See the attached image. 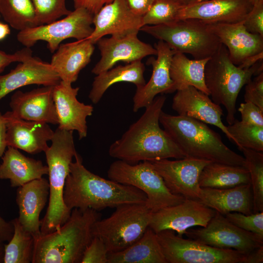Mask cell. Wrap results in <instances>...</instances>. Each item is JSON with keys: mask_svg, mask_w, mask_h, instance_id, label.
Masks as SVG:
<instances>
[{"mask_svg": "<svg viewBox=\"0 0 263 263\" xmlns=\"http://www.w3.org/2000/svg\"><path fill=\"white\" fill-rule=\"evenodd\" d=\"M166 97H155L144 113L121 138L110 146L109 155L130 164L164 159L185 158L184 153L159 126L160 115Z\"/></svg>", "mask_w": 263, "mask_h": 263, "instance_id": "cell-1", "label": "cell"}, {"mask_svg": "<svg viewBox=\"0 0 263 263\" xmlns=\"http://www.w3.org/2000/svg\"><path fill=\"white\" fill-rule=\"evenodd\" d=\"M72 162L63 190V201L70 210L92 208L99 211L126 204H146L147 196L139 189L117 183L87 169L77 153Z\"/></svg>", "mask_w": 263, "mask_h": 263, "instance_id": "cell-2", "label": "cell"}, {"mask_svg": "<svg viewBox=\"0 0 263 263\" xmlns=\"http://www.w3.org/2000/svg\"><path fill=\"white\" fill-rule=\"evenodd\" d=\"M101 217L92 208H73L59 228L35 240L32 263H81L94 237L93 226Z\"/></svg>", "mask_w": 263, "mask_h": 263, "instance_id": "cell-3", "label": "cell"}, {"mask_svg": "<svg viewBox=\"0 0 263 263\" xmlns=\"http://www.w3.org/2000/svg\"><path fill=\"white\" fill-rule=\"evenodd\" d=\"M159 122L186 157L246 167L244 157L227 147L220 135L206 123L191 117L172 115L163 111L160 115Z\"/></svg>", "mask_w": 263, "mask_h": 263, "instance_id": "cell-4", "label": "cell"}, {"mask_svg": "<svg viewBox=\"0 0 263 263\" xmlns=\"http://www.w3.org/2000/svg\"><path fill=\"white\" fill-rule=\"evenodd\" d=\"M44 152L48 168L49 195L46 214L41 220V235L50 233L59 228L69 218L71 210L63 201V190L70 166L77 153L73 132L57 128Z\"/></svg>", "mask_w": 263, "mask_h": 263, "instance_id": "cell-5", "label": "cell"}, {"mask_svg": "<svg viewBox=\"0 0 263 263\" xmlns=\"http://www.w3.org/2000/svg\"><path fill=\"white\" fill-rule=\"evenodd\" d=\"M263 70V61L248 69L235 65L222 44L208 60L204 71L205 85L212 101L226 109V119L229 125L236 119V102L241 89L253 75H259Z\"/></svg>", "mask_w": 263, "mask_h": 263, "instance_id": "cell-6", "label": "cell"}, {"mask_svg": "<svg viewBox=\"0 0 263 263\" xmlns=\"http://www.w3.org/2000/svg\"><path fill=\"white\" fill-rule=\"evenodd\" d=\"M140 31L166 42L176 53L188 54L195 59L210 57L221 45L208 24L193 19L167 24L144 25Z\"/></svg>", "mask_w": 263, "mask_h": 263, "instance_id": "cell-7", "label": "cell"}, {"mask_svg": "<svg viewBox=\"0 0 263 263\" xmlns=\"http://www.w3.org/2000/svg\"><path fill=\"white\" fill-rule=\"evenodd\" d=\"M115 208L92 228L93 236L104 242L109 253L123 250L139 239L149 227L152 214L145 204H126Z\"/></svg>", "mask_w": 263, "mask_h": 263, "instance_id": "cell-8", "label": "cell"}, {"mask_svg": "<svg viewBox=\"0 0 263 263\" xmlns=\"http://www.w3.org/2000/svg\"><path fill=\"white\" fill-rule=\"evenodd\" d=\"M107 176L113 181L133 186L143 191L147 196L145 205L152 212L179 204L185 200L170 192L150 161L130 164L117 159L110 165Z\"/></svg>", "mask_w": 263, "mask_h": 263, "instance_id": "cell-9", "label": "cell"}, {"mask_svg": "<svg viewBox=\"0 0 263 263\" xmlns=\"http://www.w3.org/2000/svg\"><path fill=\"white\" fill-rule=\"evenodd\" d=\"M94 15L83 7H78L60 20L19 31V42L30 48L38 41H45L54 53L64 40L74 38L80 40L88 38L94 31Z\"/></svg>", "mask_w": 263, "mask_h": 263, "instance_id": "cell-10", "label": "cell"}, {"mask_svg": "<svg viewBox=\"0 0 263 263\" xmlns=\"http://www.w3.org/2000/svg\"><path fill=\"white\" fill-rule=\"evenodd\" d=\"M167 263H242L244 254L221 249L179 237L171 230L157 233Z\"/></svg>", "mask_w": 263, "mask_h": 263, "instance_id": "cell-11", "label": "cell"}, {"mask_svg": "<svg viewBox=\"0 0 263 263\" xmlns=\"http://www.w3.org/2000/svg\"><path fill=\"white\" fill-rule=\"evenodd\" d=\"M201 244L221 249H232L247 254L263 245V239L244 230L216 212L205 227L188 229L185 234Z\"/></svg>", "mask_w": 263, "mask_h": 263, "instance_id": "cell-12", "label": "cell"}, {"mask_svg": "<svg viewBox=\"0 0 263 263\" xmlns=\"http://www.w3.org/2000/svg\"><path fill=\"white\" fill-rule=\"evenodd\" d=\"M216 212L199 200L185 199L179 204L152 212L149 227L156 233L171 230L183 237L191 227L206 226Z\"/></svg>", "mask_w": 263, "mask_h": 263, "instance_id": "cell-13", "label": "cell"}, {"mask_svg": "<svg viewBox=\"0 0 263 263\" xmlns=\"http://www.w3.org/2000/svg\"><path fill=\"white\" fill-rule=\"evenodd\" d=\"M161 175L169 190L185 199L199 200L200 175L210 161L185 157L171 160L164 159L150 161Z\"/></svg>", "mask_w": 263, "mask_h": 263, "instance_id": "cell-14", "label": "cell"}, {"mask_svg": "<svg viewBox=\"0 0 263 263\" xmlns=\"http://www.w3.org/2000/svg\"><path fill=\"white\" fill-rule=\"evenodd\" d=\"M94 31L87 38L95 44L104 36L137 34L143 26L142 17L135 14L126 0H113L94 15Z\"/></svg>", "mask_w": 263, "mask_h": 263, "instance_id": "cell-15", "label": "cell"}, {"mask_svg": "<svg viewBox=\"0 0 263 263\" xmlns=\"http://www.w3.org/2000/svg\"><path fill=\"white\" fill-rule=\"evenodd\" d=\"M96 43L101 58L92 70V73L96 75L112 68L118 62L129 63L141 60L148 56L157 55L156 49L141 41L137 34L103 37Z\"/></svg>", "mask_w": 263, "mask_h": 263, "instance_id": "cell-16", "label": "cell"}, {"mask_svg": "<svg viewBox=\"0 0 263 263\" xmlns=\"http://www.w3.org/2000/svg\"><path fill=\"white\" fill-rule=\"evenodd\" d=\"M253 6L252 0H204L182 5L177 20L193 19L207 23L243 21Z\"/></svg>", "mask_w": 263, "mask_h": 263, "instance_id": "cell-17", "label": "cell"}, {"mask_svg": "<svg viewBox=\"0 0 263 263\" xmlns=\"http://www.w3.org/2000/svg\"><path fill=\"white\" fill-rule=\"evenodd\" d=\"M79 90V87L74 88L72 84L60 81L54 86L53 99L58 118V127L76 131L81 140L87 136L86 119L92 115L94 107L78 100Z\"/></svg>", "mask_w": 263, "mask_h": 263, "instance_id": "cell-18", "label": "cell"}, {"mask_svg": "<svg viewBox=\"0 0 263 263\" xmlns=\"http://www.w3.org/2000/svg\"><path fill=\"white\" fill-rule=\"evenodd\" d=\"M176 92L172 99V108L178 115L215 126L230 141L234 142L226 126L222 122L223 112L222 108L211 100L209 95L191 86Z\"/></svg>", "mask_w": 263, "mask_h": 263, "instance_id": "cell-19", "label": "cell"}, {"mask_svg": "<svg viewBox=\"0 0 263 263\" xmlns=\"http://www.w3.org/2000/svg\"><path fill=\"white\" fill-rule=\"evenodd\" d=\"M54 86H43L30 91H17L9 103L15 117L27 121L58 124L53 99Z\"/></svg>", "mask_w": 263, "mask_h": 263, "instance_id": "cell-20", "label": "cell"}, {"mask_svg": "<svg viewBox=\"0 0 263 263\" xmlns=\"http://www.w3.org/2000/svg\"><path fill=\"white\" fill-rule=\"evenodd\" d=\"M154 48L157 50V58L151 57L148 61V64L152 67L151 77L147 83L136 88L133 97V111L135 113L150 105L157 94L170 93L172 86L169 68L176 52L161 40L154 45Z\"/></svg>", "mask_w": 263, "mask_h": 263, "instance_id": "cell-21", "label": "cell"}, {"mask_svg": "<svg viewBox=\"0 0 263 263\" xmlns=\"http://www.w3.org/2000/svg\"><path fill=\"white\" fill-rule=\"evenodd\" d=\"M6 124L7 146L30 154L45 152L54 131L48 123L23 120L14 116L10 111L3 114Z\"/></svg>", "mask_w": 263, "mask_h": 263, "instance_id": "cell-22", "label": "cell"}, {"mask_svg": "<svg viewBox=\"0 0 263 263\" xmlns=\"http://www.w3.org/2000/svg\"><path fill=\"white\" fill-rule=\"evenodd\" d=\"M61 80L50 63L32 56L20 62L8 73L0 75V100L23 86H55Z\"/></svg>", "mask_w": 263, "mask_h": 263, "instance_id": "cell-23", "label": "cell"}, {"mask_svg": "<svg viewBox=\"0 0 263 263\" xmlns=\"http://www.w3.org/2000/svg\"><path fill=\"white\" fill-rule=\"evenodd\" d=\"M207 24L210 31L226 47L235 65L238 66L247 58L263 52V37L248 32L243 21Z\"/></svg>", "mask_w": 263, "mask_h": 263, "instance_id": "cell-24", "label": "cell"}, {"mask_svg": "<svg viewBox=\"0 0 263 263\" xmlns=\"http://www.w3.org/2000/svg\"><path fill=\"white\" fill-rule=\"evenodd\" d=\"M49 195V181L44 178L31 181L18 187L16 202L19 208L18 218L23 228L35 240L41 235L39 215Z\"/></svg>", "mask_w": 263, "mask_h": 263, "instance_id": "cell-25", "label": "cell"}, {"mask_svg": "<svg viewBox=\"0 0 263 263\" xmlns=\"http://www.w3.org/2000/svg\"><path fill=\"white\" fill-rule=\"evenodd\" d=\"M199 200L224 216L233 212L246 215L253 213L251 184L225 189L201 188Z\"/></svg>", "mask_w": 263, "mask_h": 263, "instance_id": "cell-26", "label": "cell"}, {"mask_svg": "<svg viewBox=\"0 0 263 263\" xmlns=\"http://www.w3.org/2000/svg\"><path fill=\"white\" fill-rule=\"evenodd\" d=\"M94 50V44L87 38L60 44L52 56L50 64L61 81L72 84L90 62Z\"/></svg>", "mask_w": 263, "mask_h": 263, "instance_id": "cell-27", "label": "cell"}, {"mask_svg": "<svg viewBox=\"0 0 263 263\" xmlns=\"http://www.w3.org/2000/svg\"><path fill=\"white\" fill-rule=\"evenodd\" d=\"M0 179H9L12 187H19L48 174V168L40 160L25 156L17 149L8 146L1 157Z\"/></svg>", "mask_w": 263, "mask_h": 263, "instance_id": "cell-28", "label": "cell"}, {"mask_svg": "<svg viewBox=\"0 0 263 263\" xmlns=\"http://www.w3.org/2000/svg\"><path fill=\"white\" fill-rule=\"evenodd\" d=\"M145 69L141 60H137L113 67L97 75L92 83L89 99L94 104H97L107 90L118 82L132 83L136 85V88L144 86L146 83L144 76Z\"/></svg>", "mask_w": 263, "mask_h": 263, "instance_id": "cell-29", "label": "cell"}, {"mask_svg": "<svg viewBox=\"0 0 263 263\" xmlns=\"http://www.w3.org/2000/svg\"><path fill=\"white\" fill-rule=\"evenodd\" d=\"M108 263H167L157 234L148 227L142 236L126 248L109 253Z\"/></svg>", "mask_w": 263, "mask_h": 263, "instance_id": "cell-30", "label": "cell"}, {"mask_svg": "<svg viewBox=\"0 0 263 263\" xmlns=\"http://www.w3.org/2000/svg\"><path fill=\"white\" fill-rule=\"evenodd\" d=\"M209 58L190 59L185 54L175 53L172 56L169 68L170 76L172 81L170 93L191 86L209 95L204 78L205 67Z\"/></svg>", "mask_w": 263, "mask_h": 263, "instance_id": "cell-31", "label": "cell"}, {"mask_svg": "<svg viewBox=\"0 0 263 263\" xmlns=\"http://www.w3.org/2000/svg\"><path fill=\"white\" fill-rule=\"evenodd\" d=\"M247 184H251L247 168L212 162L204 168L199 179L201 188L225 189Z\"/></svg>", "mask_w": 263, "mask_h": 263, "instance_id": "cell-32", "label": "cell"}, {"mask_svg": "<svg viewBox=\"0 0 263 263\" xmlns=\"http://www.w3.org/2000/svg\"><path fill=\"white\" fill-rule=\"evenodd\" d=\"M11 221L14 233L8 243L4 244L3 263H32L35 247L33 236L24 230L18 218Z\"/></svg>", "mask_w": 263, "mask_h": 263, "instance_id": "cell-33", "label": "cell"}, {"mask_svg": "<svg viewBox=\"0 0 263 263\" xmlns=\"http://www.w3.org/2000/svg\"><path fill=\"white\" fill-rule=\"evenodd\" d=\"M0 15L19 31L38 26L31 0H0Z\"/></svg>", "mask_w": 263, "mask_h": 263, "instance_id": "cell-34", "label": "cell"}, {"mask_svg": "<svg viewBox=\"0 0 263 263\" xmlns=\"http://www.w3.org/2000/svg\"><path fill=\"white\" fill-rule=\"evenodd\" d=\"M238 148L244 154L250 174L253 213L263 211V154L244 147Z\"/></svg>", "mask_w": 263, "mask_h": 263, "instance_id": "cell-35", "label": "cell"}, {"mask_svg": "<svg viewBox=\"0 0 263 263\" xmlns=\"http://www.w3.org/2000/svg\"><path fill=\"white\" fill-rule=\"evenodd\" d=\"M226 128L238 148L263 151V127L245 123L235 119Z\"/></svg>", "mask_w": 263, "mask_h": 263, "instance_id": "cell-36", "label": "cell"}, {"mask_svg": "<svg viewBox=\"0 0 263 263\" xmlns=\"http://www.w3.org/2000/svg\"><path fill=\"white\" fill-rule=\"evenodd\" d=\"M182 5L174 0H154L142 17L143 26L167 24L177 21L178 13Z\"/></svg>", "mask_w": 263, "mask_h": 263, "instance_id": "cell-37", "label": "cell"}, {"mask_svg": "<svg viewBox=\"0 0 263 263\" xmlns=\"http://www.w3.org/2000/svg\"><path fill=\"white\" fill-rule=\"evenodd\" d=\"M38 26L48 24L69 14L71 11L66 6V0H31Z\"/></svg>", "mask_w": 263, "mask_h": 263, "instance_id": "cell-38", "label": "cell"}, {"mask_svg": "<svg viewBox=\"0 0 263 263\" xmlns=\"http://www.w3.org/2000/svg\"><path fill=\"white\" fill-rule=\"evenodd\" d=\"M231 223L263 239V211L246 215L240 212H230L225 216Z\"/></svg>", "mask_w": 263, "mask_h": 263, "instance_id": "cell-39", "label": "cell"}, {"mask_svg": "<svg viewBox=\"0 0 263 263\" xmlns=\"http://www.w3.org/2000/svg\"><path fill=\"white\" fill-rule=\"evenodd\" d=\"M109 251L104 242L94 236L86 248L81 263H108Z\"/></svg>", "mask_w": 263, "mask_h": 263, "instance_id": "cell-40", "label": "cell"}, {"mask_svg": "<svg viewBox=\"0 0 263 263\" xmlns=\"http://www.w3.org/2000/svg\"><path fill=\"white\" fill-rule=\"evenodd\" d=\"M243 23L248 32L263 37V0L253 4Z\"/></svg>", "mask_w": 263, "mask_h": 263, "instance_id": "cell-41", "label": "cell"}, {"mask_svg": "<svg viewBox=\"0 0 263 263\" xmlns=\"http://www.w3.org/2000/svg\"><path fill=\"white\" fill-rule=\"evenodd\" d=\"M244 99L245 102H251L263 111V72L246 84Z\"/></svg>", "mask_w": 263, "mask_h": 263, "instance_id": "cell-42", "label": "cell"}, {"mask_svg": "<svg viewBox=\"0 0 263 263\" xmlns=\"http://www.w3.org/2000/svg\"><path fill=\"white\" fill-rule=\"evenodd\" d=\"M243 122L263 127V111L254 104L245 102L238 109Z\"/></svg>", "mask_w": 263, "mask_h": 263, "instance_id": "cell-43", "label": "cell"}, {"mask_svg": "<svg viewBox=\"0 0 263 263\" xmlns=\"http://www.w3.org/2000/svg\"><path fill=\"white\" fill-rule=\"evenodd\" d=\"M32 56V51L29 47H25L12 54H7L0 50V73L5 67L15 62H22Z\"/></svg>", "mask_w": 263, "mask_h": 263, "instance_id": "cell-44", "label": "cell"}, {"mask_svg": "<svg viewBox=\"0 0 263 263\" xmlns=\"http://www.w3.org/2000/svg\"><path fill=\"white\" fill-rule=\"evenodd\" d=\"M113 0H74L75 8L83 7L93 15L96 14L106 4Z\"/></svg>", "mask_w": 263, "mask_h": 263, "instance_id": "cell-45", "label": "cell"}, {"mask_svg": "<svg viewBox=\"0 0 263 263\" xmlns=\"http://www.w3.org/2000/svg\"><path fill=\"white\" fill-rule=\"evenodd\" d=\"M131 10L143 17L150 9L154 0H126Z\"/></svg>", "mask_w": 263, "mask_h": 263, "instance_id": "cell-46", "label": "cell"}, {"mask_svg": "<svg viewBox=\"0 0 263 263\" xmlns=\"http://www.w3.org/2000/svg\"><path fill=\"white\" fill-rule=\"evenodd\" d=\"M14 233V226L11 221L7 222L0 216V243L9 242Z\"/></svg>", "mask_w": 263, "mask_h": 263, "instance_id": "cell-47", "label": "cell"}, {"mask_svg": "<svg viewBox=\"0 0 263 263\" xmlns=\"http://www.w3.org/2000/svg\"><path fill=\"white\" fill-rule=\"evenodd\" d=\"M263 262V245L244 254L242 263H262Z\"/></svg>", "mask_w": 263, "mask_h": 263, "instance_id": "cell-48", "label": "cell"}, {"mask_svg": "<svg viewBox=\"0 0 263 263\" xmlns=\"http://www.w3.org/2000/svg\"><path fill=\"white\" fill-rule=\"evenodd\" d=\"M6 120L0 112V159L1 158L6 148L7 147L6 140Z\"/></svg>", "mask_w": 263, "mask_h": 263, "instance_id": "cell-49", "label": "cell"}, {"mask_svg": "<svg viewBox=\"0 0 263 263\" xmlns=\"http://www.w3.org/2000/svg\"><path fill=\"white\" fill-rule=\"evenodd\" d=\"M263 52L250 56L246 59L240 65L238 66L242 69H248L256 63L263 61Z\"/></svg>", "mask_w": 263, "mask_h": 263, "instance_id": "cell-50", "label": "cell"}, {"mask_svg": "<svg viewBox=\"0 0 263 263\" xmlns=\"http://www.w3.org/2000/svg\"><path fill=\"white\" fill-rule=\"evenodd\" d=\"M10 34V29L7 24L0 22V40L3 39Z\"/></svg>", "mask_w": 263, "mask_h": 263, "instance_id": "cell-51", "label": "cell"}, {"mask_svg": "<svg viewBox=\"0 0 263 263\" xmlns=\"http://www.w3.org/2000/svg\"><path fill=\"white\" fill-rule=\"evenodd\" d=\"M178 2V3H180L181 4L184 5H187L188 4H190L191 3H193L197 1H199L201 0H174Z\"/></svg>", "mask_w": 263, "mask_h": 263, "instance_id": "cell-52", "label": "cell"}, {"mask_svg": "<svg viewBox=\"0 0 263 263\" xmlns=\"http://www.w3.org/2000/svg\"><path fill=\"white\" fill-rule=\"evenodd\" d=\"M4 244L0 243V263H3Z\"/></svg>", "mask_w": 263, "mask_h": 263, "instance_id": "cell-53", "label": "cell"}, {"mask_svg": "<svg viewBox=\"0 0 263 263\" xmlns=\"http://www.w3.org/2000/svg\"><path fill=\"white\" fill-rule=\"evenodd\" d=\"M261 0H252V1L253 3V4H254L257 3L258 2H259V1Z\"/></svg>", "mask_w": 263, "mask_h": 263, "instance_id": "cell-54", "label": "cell"}, {"mask_svg": "<svg viewBox=\"0 0 263 263\" xmlns=\"http://www.w3.org/2000/svg\"></svg>", "mask_w": 263, "mask_h": 263, "instance_id": "cell-55", "label": "cell"}]
</instances>
